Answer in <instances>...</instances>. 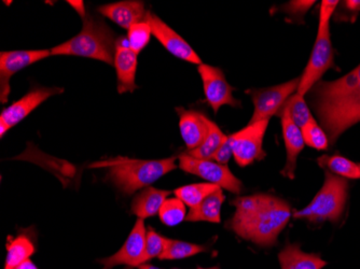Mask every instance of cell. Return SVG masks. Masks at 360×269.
<instances>
[{"instance_id":"1","label":"cell","mask_w":360,"mask_h":269,"mask_svg":"<svg viewBox=\"0 0 360 269\" xmlns=\"http://www.w3.org/2000/svg\"><path fill=\"white\" fill-rule=\"evenodd\" d=\"M236 214L228 228L238 236L262 247L276 244L292 216L286 200L271 194L238 197L232 202Z\"/></svg>"},{"instance_id":"2","label":"cell","mask_w":360,"mask_h":269,"mask_svg":"<svg viewBox=\"0 0 360 269\" xmlns=\"http://www.w3.org/2000/svg\"><path fill=\"white\" fill-rule=\"evenodd\" d=\"M91 168H106V179L112 182L123 194L131 195L175 171L176 157L165 159H134L118 157L95 162Z\"/></svg>"},{"instance_id":"3","label":"cell","mask_w":360,"mask_h":269,"mask_svg":"<svg viewBox=\"0 0 360 269\" xmlns=\"http://www.w3.org/2000/svg\"><path fill=\"white\" fill-rule=\"evenodd\" d=\"M117 39L110 28L91 14L84 19V28L72 39L51 48V55H74L115 65Z\"/></svg>"},{"instance_id":"4","label":"cell","mask_w":360,"mask_h":269,"mask_svg":"<svg viewBox=\"0 0 360 269\" xmlns=\"http://www.w3.org/2000/svg\"><path fill=\"white\" fill-rule=\"evenodd\" d=\"M349 197V182L345 178L325 171V183L312 202L301 210L292 212L298 220H307L312 223L339 221L345 214Z\"/></svg>"},{"instance_id":"5","label":"cell","mask_w":360,"mask_h":269,"mask_svg":"<svg viewBox=\"0 0 360 269\" xmlns=\"http://www.w3.org/2000/svg\"><path fill=\"white\" fill-rule=\"evenodd\" d=\"M321 126L335 145L342 133L360 122V86L337 102L314 108Z\"/></svg>"},{"instance_id":"6","label":"cell","mask_w":360,"mask_h":269,"mask_svg":"<svg viewBox=\"0 0 360 269\" xmlns=\"http://www.w3.org/2000/svg\"><path fill=\"white\" fill-rule=\"evenodd\" d=\"M333 56L335 54H333L330 39V24L319 25V32H317L312 54L302 76L300 77V84L297 91L298 94L304 96L312 90L313 86L321 81L323 74L335 65Z\"/></svg>"},{"instance_id":"7","label":"cell","mask_w":360,"mask_h":269,"mask_svg":"<svg viewBox=\"0 0 360 269\" xmlns=\"http://www.w3.org/2000/svg\"><path fill=\"white\" fill-rule=\"evenodd\" d=\"M179 166L181 171L198 176L206 180L208 183L216 184L221 189L240 194L243 190V183L232 173L228 166L222 165L212 159H200L190 157L187 153L180 155Z\"/></svg>"},{"instance_id":"8","label":"cell","mask_w":360,"mask_h":269,"mask_svg":"<svg viewBox=\"0 0 360 269\" xmlns=\"http://www.w3.org/2000/svg\"><path fill=\"white\" fill-rule=\"evenodd\" d=\"M270 120L252 123L229 136L233 149V157L240 167H246L255 161H261L266 157L264 151V139Z\"/></svg>"},{"instance_id":"9","label":"cell","mask_w":360,"mask_h":269,"mask_svg":"<svg viewBox=\"0 0 360 269\" xmlns=\"http://www.w3.org/2000/svg\"><path fill=\"white\" fill-rule=\"evenodd\" d=\"M299 84L300 78H297L280 86L261 90L246 91V93L252 96L255 107L254 113L248 124L268 119L270 120L273 115L278 114L287 99L297 93Z\"/></svg>"},{"instance_id":"10","label":"cell","mask_w":360,"mask_h":269,"mask_svg":"<svg viewBox=\"0 0 360 269\" xmlns=\"http://www.w3.org/2000/svg\"><path fill=\"white\" fill-rule=\"evenodd\" d=\"M198 70L203 82L206 102L212 107L214 112L217 113L224 105L233 108L242 106L240 100L234 98L232 95L234 88L229 84L224 72L220 68L202 64L198 67Z\"/></svg>"},{"instance_id":"11","label":"cell","mask_w":360,"mask_h":269,"mask_svg":"<svg viewBox=\"0 0 360 269\" xmlns=\"http://www.w3.org/2000/svg\"><path fill=\"white\" fill-rule=\"evenodd\" d=\"M51 56V50L10 51L0 53V102L6 104L9 98L10 79L16 72Z\"/></svg>"},{"instance_id":"12","label":"cell","mask_w":360,"mask_h":269,"mask_svg":"<svg viewBox=\"0 0 360 269\" xmlns=\"http://www.w3.org/2000/svg\"><path fill=\"white\" fill-rule=\"evenodd\" d=\"M146 238H147V228H146L145 222L141 218H139L120 250L113 256L100 260L101 264L104 267L103 269H112L113 267L120 266V265L139 267V265L143 264Z\"/></svg>"},{"instance_id":"13","label":"cell","mask_w":360,"mask_h":269,"mask_svg":"<svg viewBox=\"0 0 360 269\" xmlns=\"http://www.w3.org/2000/svg\"><path fill=\"white\" fill-rule=\"evenodd\" d=\"M145 21L150 25L153 35L159 40L160 44L165 46L169 53L180 60L198 65V66L203 64L201 58L194 52L190 44L181 36L178 35L175 30L172 29L169 25L158 18L155 14L147 11Z\"/></svg>"},{"instance_id":"14","label":"cell","mask_w":360,"mask_h":269,"mask_svg":"<svg viewBox=\"0 0 360 269\" xmlns=\"http://www.w3.org/2000/svg\"><path fill=\"white\" fill-rule=\"evenodd\" d=\"M63 92L64 88H32L20 100L4 109L0 114V124H5L9 129L15 126L42 103L46 102V99L54 95L62 94Z\"/></svg>"},{"instance_id":"15","label":"cell","mask_w":360,"mask_h":269,"mask_svg":"<svg viewBox=\"0 0 360 269\" xmlns=\"http://www.w3.org/2000/svg\"><path fill=\"white\" fill-rule=\"evenodd\" d=\"M124 37L117 39L116 55H115V65L118 79V93L134 92L139 86L135 83L137 70V55L132 48H129V42Z\"/></svg>"},{"instance_id":"16","label":"cell","mask_w":360,"mask_h":269,"mask_svg":"<svg viewBox=\"0 0 360 269\" xmlns=\"http://www.w3.org/2000/svg\"><path fill=\"white\" fill-rule=\"evenodd\" d=\"M179 117V129L186 147L193 150L200 147L208 135V117L195 110H187L183 107H176Z\"/></svg>"},{"instance_id":"17","label":"cell","mask_w":360,"mask_h":269,"mask_svg":"<svg viewBox=\"0 0 360 269\" xmlns=\"http://www.w3.org/2000/svg\"><path fill=\"white\" fill-rule=\"evenodd\" d=\"M277 115H280L282 119L283 137H284L287 152L286 165L282 171V175L289 179H295L297 159H298V155L302 152L305 145L302 131L292 122L286 109H281Z\"/></svg>"},{"instance_id":"18","label":"cell","mask_w":360,"mask_h":269,"mask_svg":"<svg viewBox=\"0 0 360 269\" xmlns=\"http://www.w3.org/2000/svg\"><path fill=\"white\" fill-rule=\"evenodd\" d=\"M97 11L108 18L113 23L127 30L135 24L145 21L147 14L143 1L136 0L109 4L97 8Z\"/></svg>"},{"instance_id":"19","label":"cell","mask_w":360,"mask_h":269,"mask_svg":"<svg viewBox=\"0 0 360 269\" xmlns=\"http://www.w3.org/2000/svg\"><path fill=\"white\" fill-rule=\"evenodd\" d=\"M169 194L171 192L165 190L153 187L145 188L133 199L131 212L141 220L157 216Z\"/></svg>"},{"instance_id":"20","label":"cell","mask_w":360,"mask_h":269,"mask_svg":"<svg viewBox=\"0 0 360 269\" xmlns=\"http://www.w3.org/2000/svg\"><path fill=\"white\" fill-rule=\"evenodd\" d=\"M282 269H321L327 265L319 254H305L297 244H288L278 254Z\"/></svg>"},{"instance_id":"21","label":"cell","mask_w":360,"mask_h":269,"mask_svg":"<svg viewBox=\"0 0 360 269\" xmlns=\"http://www.w3.org/2000/svg\"><path fill=\"white\" fill-rule=\"evenodd\" d=\"M226 196L221 188L205 198L203 202L190 208L186 221L188 222H210V223H219L221 221V207L224 205Z\"/></svg>"},{"instance_id":"22","label":"cell","mask_w":360,"mask_h":269,"mask_svg":"<svg viewBox=\"0 0 360 269\" xmlns=\"http://www.w3.org/2000/svg\"><path fill=\"white\" fill-rule=\"evenodd\" d=\"M317 164L326 171L345 179H360L359 164L342 155H321L317 159Z\"/></svg>"},{"instance_id":"23","label":"cell","mask_w":360,"mask_h":269,"mask_svg":"<svg viewBox=\"0 0 360 269\" xmlns=\"http://www.w3.org/2000/svg\"><path fill=\"white\" fill-rule=\"evenodd\" d=\"M35 254V246L26 235H19L7 244V258L5 269H15L16 267L30 260Z\"/></svg>"},{"instance_id":"24","label":"cell","mask_w":360,"mask_h":269,"mask_svg":"<svg viewBox=\"0 0 360 269\" xmlns=\"http://www.w3.org/2000/svg\"><path fill=\"white\" fill-rule=\"evenodd\" d=\"M208 129L210 131H208V135L203 143L195 149L188 150L186 152L188 155L195 157V159H212L218 149L221 147L222 143L228 138V136L222 133L219 126L210 119H208Z\"/></svg>"},{"instance_id":"25","label":"cell","mask_w":360,"mask_h":269,"mask_svg":"<svg viewBox=\"0 0 360 269\" xmlns=\"http://www.w3.org/2000/svg\"><path fill=\"white\" fill-rule=\"evenodd\" d=\"M219 189L220 187H218L216 184L205 182V183L189 184V185H185V187L178 188L174 191V194L185 205L192 208L199 205L207 196Z\"/></svg>"},{"instance_id":"26","label":"cell","mask_w":360,"mask_h":269,"mask_svg":"<svg viewBox=\"0 0 360 269\" xmlns=\"http://www.w3.org/2000/svg\"><path fill=\"white\" fill-rule=\"evenodd\" d=\"M283 108L288 111L291 120L300 129H302L309 121L314 119L307 102H305L304 96L298 93H295L292 96L289 97Z\"/></svg>"},{"instance_id":"27","label":"cell","mask_w":360,"mask_h":269,"mask_svg":"<svg viewBox=\"0 0 360 269\" xmlns=\"http://www.w3.org/2000/svg\"><path fill=\"white\" fill-rule=\"evenodd\" d=\"M207 250L201 244H190V242H180V240H169L165 252L160 256V260H183L196 256Z\"/></svg>"},{"instance_id":"28","label":"cell","mask_w":360,"mask_h":269,"mask_svg":"<svg viewBox=\"0 0 360 269\" xmlns=\"http://www.w3.org/2000/svg\"><path fill=\"white\" fill-rule=\"evenodd\" d=\"M159 216L162 223L173 228L187 218L186 205L179 198H167L160 209Z\"/></svg>"},{"instance_id":"29","label":"cell","mask_w":360,"mask_h":269,"mask_svg":"<svg viewBox=\"0 0 360 269\" xmlns=\"http://www.w3.org/2000/svg\"><path fill=\"white\" fill-rule=\"evenodd\" d=\"M303 139H304L305 145L309 147L323 151L327 150L329 147L328 135L326 133L325 129L316 122L315 119L309 121L302 129Z\"/></svg>"},{"instance_id":"30","label":"cell","mask_w":360,"mask_h":269,"mask_svg":"<svg viewBox=\"0 0 360 269\" xmlns=\"http://www.w3.org/2000/svg\"><path fill=\"white\" fill-rule=\"evenodd\" d=\"M153 35L151 27L147 22L135 24L127 32V42L135 53H141L150 41Z\"/></svg>"},{"instance_id":"31","label":"cell","mask_w":360,"mask_h":269,"mask_svg":"<svg viewBox=\"0 0 360 269\" xmlns=\"http://www.w3.org/2000/svg\"><path fill=\"white\" fill-rule=\"evenodd\" d=\"M169 242V238L162 236L159 232L149 228L148 230H147V238H146V249L145 254H143V264H146V263L149 262L153 258H160L163 254V252H165Z\"/></svg>"},{"instance_id":"32","label":"cell","mask_w":360,"mask_h":269,"mask_svg":"<svg viewBox=\"0 0 360 269\" xmlns=\"http://www.w3.org/2000/svg\"><path fill=\"white\" fill-rule=\"evenodd\" d=\"M316 4L314 0H293V1H289L287 5L283 6V11L286 13L291 14V15H296L298 18L304 15L311 8Z\"/></svg>"},{"instance_id":"33","label":"cell","mask_w":360,"mask_h":269,"mask_svg":"<svg viewBox=\"0 0 360 269\" xmlns=\"http://www.w3.org/2000/svg\"><path fill=\"white\" fill-rule=\"evenodd\" d=\"M339 10H345V14L337 15V20H349V22H354L356 16L360 12V0H347V1H341L338 6Z\"/></svg>"},{"instance_id":"34","label":"cell","mask_w":360,"mask_h":269,"mask_svg":"<svg viewBox=\"0 0 360 269\" xmlns=\"http://www.w3.org/2000/svg\"><path fill=\"white\" fill-rule=\"evenodd\" d=\"M340 1H338V0H323V1H321L319 25L330 24L331 18L335 15V10H337Z\"/></svg>"},{"instance_id":"35","label":"cell","mask_w":360,"mask_h":269,"mask_svg":"<svg viewBox=\"0 0 360 269\" xmlns=\"http://www.w3.org/2000/svg\"><path fill=\"white\" fill-rule=\"evenodd\" d=\"M233 155V149H232V143L230 138H226V140L222 143L221 147L218 149L217 152L212 157V161L217 162V163L226 165L230 159Z\"/></svg>"},{"instance_id":"36","label":"cell","mask_w":360,"mask_h":269,"mask_svg":"<svg viewBox=\"0 0 360 269\" xmlns=\"http://www.w3.org/2000/svg\"><path fill=\"white\" fill-rule=\"evenodd\" d=\"M68 4H70V5L72 6L77 12H78L79 15H80L82 19L86 18V9H84V5L82 1H72V0H70Z\"/></svg>"},{"instance_id":"37","label":"cell","mask_w":360,"mask_h":269,"mask_svg":"<svg viewBox=\"0 0 360 269\" xmlns=\"http://www.w3.org/2000/svg\"><path fill=\"white\" fill-rule=\"evenodd\" d=\"M15 269H38L37 267L35 266V264L32 262L30 260L26 261L23 264L20 265V266L16 267Z\"/></svg>"},{"instance_id":"38","label":"cell","mask_w":360,"mask_h":269,"mask_svg":"<svg viewBox=\"0 0 360 269\" xmlns=\"http://www.w3.org/2000/svg\"><path fill=\"white\" fill-rule=\"evenodd\" d=\"M139 269H162L159 268V267L153 266V265L148 264V263H146V264L139 265V267H137Z\"/></svg>"},{"instance_id":"39","label":"cell","mask_w":360,"mask_h":269,"mask_svg":"<svg viewBox=\"0 0 360 269\" xmlns=\"http://www.w3.org/2000/svg\"><path fill=\"white\" fill-rule=\"evenodd\" d=\"M196 269H220L219 267H210V268H196Z\"/></svg>"},{"instance_id":"40","label":"cell","mask_w":360,"mask_h":269,"mask_svg":"<svg viewBox=\"0 0 360 269\" xmlns=\"http://www.w3.org/2000/svg\"><path fill=\"white\" fill-rule=\"evenodd\" d=\"M359 168H360V164H359Z\"/></svg>"}]
</instances>
